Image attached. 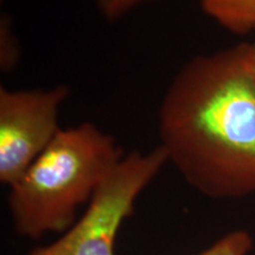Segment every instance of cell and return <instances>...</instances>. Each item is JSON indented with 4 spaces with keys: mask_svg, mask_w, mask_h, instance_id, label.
I'll use <instances>...</instances> for the list:
<instances>
[{
    "mask_svg": "<svg viewBox=\"0 0 255 255\" xmlns=\"http://www.w3.org/2000/svg\"><path fill=\"white\" fill-rule=\"evenodd\" d=\"M161 145L210 199L255 194V55L242 43L178 70L158 110Z\"/></svg>",
    "mask_w": 255,
    "mask_h": 255,
    "instance_id": "6da1fadb",
    "label": "cell"
},
{
    "mask_svg": "<svg viewBox=\"0 0 255 255\" xmlns=\"http://www.w3.org/2000/svg\"><path fill=\"white\" fill-rule=\"evenodd\" d=\"M66 85L32 90L0 88V182L11 187L49 146L62 128L58 114Z\"/></svg>",
    "mask_w": 255,
    "mask_h": 255,
    "instance_id": "277c9868",
    "label": "cell"
},
{
    "mask_svg": "<svg viewBox=\"0 0 255 255\" xmlns=\"http://www.w3.org/2000/svg\"><path fill=\"white\" fill-rule=\"evenodd\" d=\"M114 136L90 122L60 129L26 173L9 187L7 205L19 237L65 233L78 208L124 157Z\"/></svg>",
    "mask_w": 255,
    "mask_h": 255,
    "instance_id": "7a4b0ae2",
    "label": "cell"
},
{
    "mask_svg": "<svg viewBox=\"0 0 255 255\" xmlns=\"http://www.w3.org/2000/svg\"><path fill=\"white\" fill-rule=\"evenodd\" d=\"M20 58V45L12 30L11 19L7 14L0 20V68L2 73H11L15 70Z\"/></svg>",
    "mask_w": 255,
    "mask_h": 255,
    "instance_id": "8992f818",
    "label": "cell"
},
{
    "mask_svg": "<svg viewBox=\"0 0 255 255\" xmlns=\"http://www.w3.org/2000/svg\"><path fill=\"white\" fill-rule=\"evenodd\" d=\"M253 248V238L246 231H234L223 235L196 255H248Z\"/></svg>",
    "mask_w": 255,
    "mask_h": 255,
    "instance_id": "52a82bcc",
    "label": "cell"
},
{
    "mask_svg": "<svg viewBox=\"0 0 255 255\" xmlns=\"http://www.w3.org/2000/svg\"><path fill=\"white\" fill-rule=\"evenodd\" d=\"M254 55H255V53H254Z\"/></svg>",
    "mask_w": 255,
    "mask_h": 255,
    "instance_id": "30bf717a",
    "label": "cell"
},
{
    "mask_svg": "<svg viewBox=\"0 0 255 255\" xmlns=\"http://www.w3.org/2000/svg\"><path fill=\"white\" fill-rule=\"evenodd\" d=\"M167 162L161 145L148 152H129L97 188L81 219L52 244L26 255H114L121 226Z\"/></svg>",
    "mask_w": 255,
    "mask_h": 255,
    "instance_id": "3957f363",
    "label": "cell"
},
{
    "mask_svg": "<svg viewBox=\"0 0 255 255\" xmlns=\"http://www.w3.org/2000/svg\"><path fill=\"white\" fill-rule=\"evenodd\" d=\"M251 45H252V49H253L254 53H255V32H254V40H253V43H251Z\"/></svg>",
    "mask_w": 255,
    "mask_h": 255,
    "instance_id": "9c48e42d",
    "label": "cell"
},
{
    "mask_svg": "<svg viewBox=\"0 0 255 255\" xmlns=\"http://www.w3.org/2000/svg\"><path fill=\"white\" fill-rule=\"evenodd\" d=\"M202 9L220 26L245 36L255 32V0H200Z\"/></svg>",
    "mask_w": 255,
    "mask_h": 255,
    "instance_id": "5b68a950",
    "label": "cell"
},
{
    "mask_svg": "<svg viewBox=\"0 0 255 255\" xmlns=\"http://www.w3.org/2000/svg\"><path fill=\"white\" fill-rule=\"evenodd\" d=\"M143 1L146 0H97V7L108 20H116Z\"/></svg>",
    "mask_w": 255,
    "mask_h": 255,
    "instance_id": "ba28073f",
    "label": "cell"
}]
</instances>
